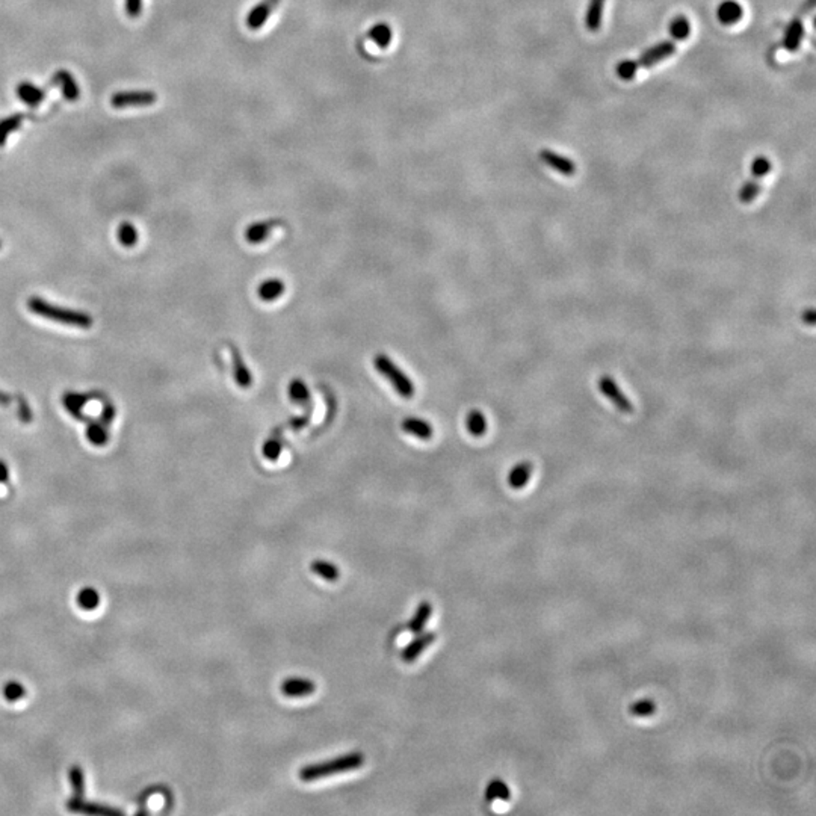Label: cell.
<instances>
[{
    "label": "cell",
    "instance_id": "cell-41",
    "mask_svg": "<svg viewBox=\"0 0 816 816\" xmlns=\"http://www.w3.org/2000/svg\"><path fill=\"white\" fill-rule=\"evenodd\" d=\"M18 408H20V411H18V416H20V419H22L25 423L32 422V411H30V408H29V406L26 404V401H25V399L20 398V407H18Z\"/></svg>",
    "mask_w": 816,
    "mask_h": 816
},
{
    "label": "cell",
    "instance_id": "cell-46",
    "mask_svg": "<svg viewBox=\"0 0 816 816\" xmlns=\"http://www.w3.org/2000/svg\"><path fill=\"white\" fill-rule=\"evenodd\" d=\"M0 248H2V242H0Z\"/></svg>",
    "mask_w": 816,
    "mask_h": 816
},
{
    "label": "cell",
    "instance_id": "cell-16",
    "mask_svg": "<svg viewBox=\"0 0 816 816\" xmlns=\"http://www.w3.org/2000/svg\"><path fill=\"white\" fill-rule=\"evenodd\" d=\"M284 291L286 284L280 278H268V280L262 282L261 286L257 287V295H259L262 301H274V299L280 298Z\"/></svg>",
    "mask_w": 816,
    "mask_h": 816
},
{
    "label": "cell",
    "instance_id": "cell-5",
    "mask_svg": "<svg viewBox=\"0 0 816 816\" xmlns=\"http://www.w3.org/2000/svg\"><path fill=\"white\" fill-rule=\"evenodd\" d=\"M158 100L153 91H124L117 92L111 99V105L117 109L132 106H150Z\"/></svg>",
    "mask_w": 816,
    "mask_h": 816
},
{
    "label": "cell",
    "instance_id": "cell-18",
    "mask_svg": "<svg viewBox=\"0 0 816 816\" xmlns=\"http://www.w3.org/2000/svg\"><path fill=\"white\" fill-rule=\"evenodd\" d=\"M531 473H532V464L531 463H526V461L519 463L517 466H514L508 473L510 487L514 490L523 489L525 485L529 482Z\"/></svg>",
    "mask_w": 816,
    "mask_h": 816
},
{
    "label": "cell",
    "instance_id": "cell-13",
    "mask_svg": "<svg viewBox=\"0 0 816 816\" xmlns=\"http://www.w3.org/2000/svg\"><path fill=\"white\" fill-rule=\"evenodd\" d=\"M401 428L404 432L411 434V436H415L420 440H428L432 437V434H434L432 425L429 422L419 419V418H413V416L406 418L404 420H402Z\"/></svg>",
    "mask_w": 816,
    "mask_h": 816
},
{
    "label": "cell",
    "instance_id": "cell-3",
    "mask_svg": "<svg viewBox=\"0 0 816 816\" xmlns=\"http://www.w3.org/2000/svg\"><path fill=\"white\" fill-rule=\"evenodd\" d=\"M374 366L378 370V374L383 375L389 383L395 387V390L402 398L406 399L413 398V395H415V386H413L410 377L406 372H402V369L389 356L383 353L377 354L374 358Z\"/></svg>",
    "mask_w": 816,
    "mask_h": 816
},
{
    "label": "cell",
    "instance_id": "cell-42",
    "mask_svg": "<svg viewBox=\"0 0 816 816\" xmlns=\"http://www.w3.org/2000/svg\"><path fill=\"white\" fill-rule=\"evenodd\" d=\"M308 420H310V418H308V415H304V416H298V418H292V419H291V422H289V423H291V427H292V428H294V429H295V431H298V429H301V428H304V427H306V425H307V423H308Z\"/></svg>",
    "mask_w": 816,
    "mask_h": 816
},
{
    "label": "cell",
    "instance_id": "cell-38",
    "mask_svg": "<svg viewBox=\"0 0 816 816\" xmlns=\"http://www.w3.org/2000/svg\"><path fill=\"white\" fill-rule=\"evenodd\" d=\"M126 13L135 18L142 13V0H126Z\"/></svg>",
    "mask_w": 816,
    "mask_h": 816
},
{
    "label": "cell",
    "instance_id": "cell-39",
    "mask_svg": "<svg viewBox=\"0 0 816 816\" xmlns=\"http://www.w3.org/2000/svg\"><path fill=\"white\" fill-rule=\"evenodd\" d=\"M23 696V688L17 684H9L5 688V697L8 700H17Z\"/></svg>",
    "mask_w": 816,
    "mask_h": 816
},
{
    "label": "cell",
    "instance_id": "cell-14",
    "mask_svg": "<svg viewBox=\"0 0 816 816\" xmlns=\"http://www.w3.org/2000/svg\"><path fill=\"white\" fill-rule=\"evenodd\" d=\"M54 84L59 85L61 91H62V96H64L67 100L76 101L80 97V88L77 87L75 77L71 76L68 71L59 70L58 73L54 76Z\"/></svg>",
    "mask_w": 816,
    "mask_h": 816
},
{
    "label": "cell",
    "instance_id": "cell-8",
    "mask_svg": "<svg viewBox=\"0 0 816 816\" xmlns=\"http://www.w3.org/2000/svg\"><path fill=\"white\" fill-rule=\"evenodd\" d=\"M436 641V634L434 632H420L418 636L410 641L401 652V659L407 664L415 663V660L425 652V650Z\"/></svg>",
    "mask_w": 816,
    "mask_h": 816
},
{
    "label": "cell",
    "instance_id": "cell-27",
    "mask_svg": "<svg viewBox=\"0 0 816 816\" xmlns=\"http://www.w3.org/2000/svg\"><path fill=\"white\" fill-rule=\"evenodd\" d=\"M23 123V113H14V115L4 118L0 121V147H4L8 137L11 135L13 132H15L20 126H22Z\"/></svg>",
    "mask_w": 816,
    "mask_h": 816
},
{
    "label": "cell",
    "instance_id": "cell-4",
    "mask_svg": "<svg viewBox=\"0 0 816 816\" xmlns=\"http://www.w3.org/2000/svg\"><path fill=\"white\" fill-rule=\"evenodd\" d=\"M597 384H598V389H601V391L603 394V396L611 401L617 410L624 413V415H632L634 413L632 402L629 401V398L623 394L622 390H620V387L617 386L615 379L613 377L603 375L601 379H598Z\"/></svg>",
    "mask_w": 816,
    "mask_h": 816
},
{
    "label": "cell",
    "instance_id": "cell-17",
    "mask_svg": "<svg viewBox=\"0 0 816 816\" xmlns=\"http://www.w3.org/2000/svg\"><path fill=\"white\" fill-rule=\"evenodd\" d=\"M92 396L88 395H77V394H65L62 396V404L64 407L70 411L71 416H75V419L82 420V422H87V418L84 416V407L87 406V402L91 399Z\"/></svg>",
    "mask_w": 816,
    "mask_h": 816
},
{
    "label": "cell",
    "instance_id": "cell-30",
    "mask_svg": "<svg viewBox=\"0 0 816 816\" xmlns=\"http://www.w3.org/2000/svg\"><path fill=\"white\" fill-rule=\"evenodd\" d=\"M118 241L124 246H133L138 242V232L130 222H123L118 229Z\"/></svg>",
    "mask_w": 816,
    "mask_h": 816
},
{
    "label": "cell",
    "instance_id": "cell-44",
    "mask_svg": "<svg viewBox=\"0 0 816 816\" xmlns=\"http://www.w3.org/2000/svg\"><path fill=\"white\" fill-rule=\"evenodd\" d=\"M13 399H14V398H13L11 395H8V394H5V391L0 390V406L8 407V406L11 404V402H13Z\"/></svg>",
    "mask_w": 816,
    "mask_h": 816
},
{
    "label": "cell",
    "instance_id": "cell-29",
    "mask_svg": "<svg viewBox=\"0 0 816 816\" xmlns=\"http://www.w3.org/2000/svg\"><path fill=\"white\" fill-rule=\"evenodd\" d=\"M87 437H88L89 443H92V445H96V446H105L108 443V439H109L106 427L100 422L99 423L97 422L89 423L88 429H87Z\"/></svg>",
    "mask_w": 816,
    "mask_h": 816
},
{
    "label": "cell",
    "instance_id": "cell-40",
    "mask_svg": "<svg viewBox=\"0 0 816 816\" xmlns=\"http://www.w3.org/2000/svg\"><path fill=\"white\" fill-rule=\"evenodd\" d=\"M115 415H117V410H115V407L111 406V404H108L105 408H103V411H101L100 423H103V425L108 427L109 423L113 420V418H115Z\"/></svg>",
    "mask_w": 816,
    "mask_h": 816
},
{
    "label": "cell",
    "instance_id": "cell-6",
    "mask_svg": "<svg viewBox=\"0 0 816 816\" xmlns=\"http://www.w3.org/2000/svg\"><path fill=\"white\" fill-rule=\"evenodd\" d=\"M280 691L284 697L301 698L312 696L316 691V684L312 679L307 677H287L282 682Z\"/></svg>",
    "mask_w": 816,
    "mask_h": 816
},
{
    "label": "cell",
    "instance_id": "cell-33",
    "mask_svg": "<svg viewBox=\"0 0 816 816\" xmlns=\"http://www.w3.org/2000/svg\"><path fill=\"white\" fill-rule=\"evenodd\" d=\"M282 449H283V446H282L280 439H275V437L268 439L265 441L263 448H262L263 457L268 458L270 461H275V460H278V457H280Z\"/></svg>",
    "mask_w": 816,
    "mask_h": 816
},
{
    "label": "cell",
    "instance_id": "cell-28",
    "mask_svg": "<svg viewBox=\"0 0 816 816\" xmlns=\"http://www.w3.org/2000/svg\"><path fill=\"white\" fill-rule=\"evenodd\" d=\"M466 423L467 431L475 437H481L487 431V420H485V416L479 410H472L467 415Z\"/></svg>",
    "mask_w": 816,
    "mask_h": 816
},
{
    "label": "cell",
    "instance_id": "cell-22",
    "mask_svg": "<svg viewBox=\"0 0 816 816\" xmlns=\"http://www.w3.org/2000/svg\"><path fill=\"white\" fill-rule=\"evenodd\" d=\"M803 35H804V27H803L801 20H793V22L788 26L786 34H784L783 46L786 47L789 51H795L801 44Z\"/></svg>",
    "mask_w": 816,
    "mask_h": 816
},
{
    "label": "cell",
    "instance_id": "cell-2",
    "mask_svg": "<svg viewBox=\"0 0 816 816\" xmlns=\"http://www.w3.org/2000/svg\"><path fill=\"white\" fill-rule=\"evenodd\" d=\"M27 308L30 310V312L41 316V318H46L54 322H59V324L70 325V327L91 328L92 324H94L92 318L84 312H77V310H70V308H64V307H59V306H54V304H50L38 296H34V298L29 299Z\"/></svg>",
    "mask_w": 816,
    "mask_h": 816
},
{
    "label": "cell",
    "instance_id": "cell-31",
    "mask_svg": "<svg viewBox=\"0 0 816 816\" xmlns=\"http://www.w3.org/2000/svg\"><path fill=\"white\" fill-rule=\"evenodd\" d=\"M689 22L684 17V15H679L676 17L673 22L670 23V34L673 35V38L676 39H685L689 35Z\"/></svg>",
    "mask_w": 816,
    "mask_h": 816
},
{
    "label": "cell",
    "instance_id": "cell-36",
    "mask_svg": "<svg viewBox=\"0 0 816 816\" xmlns=\"http://www.w3.org/2000/svg\"><path fill=\"white\" fill-rule=\"evenodd\" d=\"M771 171V162L767 158H756L751 163V174L755 175V177H763V175H767Z\"/></svg>",
    "mask_w": 816,
    "mask_h": 816
},
{
    "label": "cell",
    "instance_id": "cell-15",
    "mask_svg": "<svg viewBox=\"0 0 816 816\" xmlns=\"http://www.w3.org/2000/svg\"><path fill=\"white\" fill-rule=\"evenodd\" d=\"M17 96L25 105L30 108H37L46 97L44 91L35 87L34 84H30V82H22V84L17 87Z\"/></svg>",
    "mask_w": 816,
    "mask_h": 816
},
{
    "label": "cell",
    "instance_id": "cell-23",
    "mask_svg": "<svg viewBox=\"0 0 816 816\" xmlns=\"http://www.w3.org/2000/svg\"><path fill=\"white\" fill-rule=\"evenodd\" d=\"M510 797H511L510 788L505 782H502L499 779H494L493 782H490L487 784V789H485V800H487L489 803H493L496 800L508 801Z\"/></svg>",
    "mask_w": 816,
    "mask_h": 816
},
{
    "label": "cell",
    "instance_id": "cell-45",
    "mask_svg": "<svg viewBox=\"0 0 816 816\" xmlns=\"http://www.w3.org/2000/svg\"><path fill=\"white\" fill-rule=\"evenodd\" d=\"M8 481V467L4 461H0V482Z\"/></svg>",
    "mask_w": 816,
    "mask_h": 816
},
{
    "label": "cell",
    "instance_id": "cell-11",
    "mask_svg": "<svg viewBox=\"0 0 816 816\" xmlns=\"http://www.w3.org/2000/svg\"><path fill=\"white\" fill-rule=\"evenodd\" d=\"M230 353H232L233 375L236 379V384L242 389L251 387L253 386V375H251L250 369H248L246 365L244 363V358L239 353V349H237L234 345H230Z\"/></svg>",
    "mask_w": 816,
    "mask_h": 816
},
{
    "label": "cell",
    "instance_id": "cell-32",
    "mask_svg": "<svg viewBox=\"0 0 816 816\" xmlns=\"http://www.w3.org/2000/svg\"><path fill=\"white\" fill-rule=\"evenodd\" d=\"M760 188L762 186L759 182H755V180L747 182L739 191V201L743 204L751 203L760 194Z\"/></svg>",
    "mask_w": 816,
    "mask_h": 816
},
{
    "label": "cell",
    "instance_id": "cell-19",
    "mask_svg": "<svg viewBox=\"0 0 816 816\" xmlns=\"http://www.w3.org/2000/svg\"><path fill=\"white\" fill-rule=\"evenodd\" d=\"M432 614V605L429 602H422L419 603V606L416 608V613L415 615L411 617V620L408 622V631L413 634H420L423 629H425L428 620L431 618Z\"/></svg>",
    "mask_w": 816,
    "mask_h": 816
},
{
    "label": "cell",
    "instance_id": "cell-1",
    "mask_svg": "<svg viewBox=\"0 0 816 816\" xmlns=\"http://www.w3.org/2000/svg\"><path fill=\"white\" fill-rule=\"evenodd\" d=\"M365 765V755L360 751L346 753V755L337 756L334 759L322 760L312 765H306L299 770L298 776L303 782H315L325 777L337 776V774L356 771Z\"/></svg>",
    "mask_w": 816,
    "mask_h": 816
},
{
    "label": "cell",
    "instance_id": "cell-35",
    "mask_svg": "<svg viewBox=\"0 0 816 816\" xmlns=\"http://www.w3.org/2000/svg\"><path fill=\"white\" fill-rule=\"evenodd\" d=\"M631 712L636 717H648L655 712V705L652 700H639L631 706Z\"/></svg>",
    "mask_w": 816,
    "mask_h": 816
},
{
    "label": "cell",
    "instance_id": "cell-7",
    "mask_svg": "<svg viewBox=\"0 0 816 816\" xmlns=\"http://www.w3.org/2000/svg\"><path fill=\"white\" fill-rule=\"evenodd\" d=\"M278 5H280V0H262V2L257 4L251 11L246 14L245 18L246 27L250 30L262 29Z\"/></svg>",
    "mask_w": 816,
    "mask_h": 816
},
{
    "label": "cell",
    "instance_id": "cell-20",
    "mask_svg": "<svg viewBox=\"0 0 816 816\" xmlns=\"http://www.w3.org/2000/svg\"><path fill=\"white\" fill-rule=\"evenodd\" d=\"M718 20L726 26L730 25H735L738 23L741 17H742V8L738 2H733V0H726V2H722L718 8Z\"/></svg>",
    "mask_w": 816,
    "mask_h": 816
},
{
    "label": "cell",
    "instance_id": "cell-10",
    "mask_svg": "<svg viewBox=\"0 0 816 816\" xmlns=\"http://www.w3.org/2000/svg\"><path fill=\"white\" fill-rule=\"evenodd\" d=\"M676 46L674 43H671V41H664V43H659L658 46H653L652 49H648L647 51L641 55L638 61V65H643V67H652L656 62L664 61L665 58L671 56L674 54Z\"/></svg>",
    "mask_w": 816,
    "mask_h": 816
},
{
    "label": "cell",
    "instance_id": "cell-25",
    "mask_svg": "<svg viewBox=\"0 0 816 816\" xmlns=\"http://www.w3.org/2000/svg\"><path fill=\"white\" fill-rule=\"evenodd\" d=\"M603 6H605V0H591L590 2V8H588L585 23H586V27L590 29L591 32H596V30H598L602 26Z\"/></svg>",
    "mask_w": 816,
    "mask_h": 816
},
{
    "label": "cell",
    "instance_id": "cell-43",
    "mask_svg": "<svg viewBox=\"0 0 816 816\" xmlns=\"http://www.w3.org/2000/svg\"><path fill=\"white\" fill-rule=\"evenodd\" d=\"M801 319H803V322H804V324H808V325H813V324H815V310H813V308H808V310H804L803 315H801Z\"/></svg>",
    "mask_w": 816,
    "mask_h": 816
},
{
    "label": "cell",
    "instance_id": "cell-37",
    "mask_svg": "<svg viewBox=\"0 0 816 816\" xmlns=\"http://www.w3.org/2000/svg\"><path fill=\"white\" fill-rule=\"evenodd\" d=\"M79 603L82 608L92 609V608H96L99 603V596L94 590H85V591H82V594L79 596Z\"/></svg>",
    "mask_w": 816,
    "mask_h": 816
},
{
    "label": "cell",
    "instance_id": "cell-26",
    "mask_svg": "<svg viewBox=\"0 0 816 816\" xmlns=\"http://www.w3.org/2000/svg\"><path fill=\"white\" fill-rule=\"evenodd\" d=\"M287 391L289 398H291V401L295 402V404L304 406L310 401V390L301 378H294L291 381V384H289Z\"/></svg>",
    "mask_w": 816,
    "mask_h": 816
},
{
    "label": "cell",
    "instance_id": "cell-9",
    "mask_svg": "<svg viewBox=\"0 0 816 816\" xmlns=\"http://www.w3.org/2000/svg\"><path fill=\"white\" fill-rule=\"evenodd\" d=\"M282 224H283V221H280V220H266V221L253 222L250 227H246L245 239H246V242H250V244H261V242L268 239V236L271 234V232L275 229V227L282 225Z\"/></svg>",
    "mask_w": 816,
    "mask_h": 816
},
{
    "label": "cell",
    "instance_id": "cell-12",
    "mask_svg": "<svg viewBox=\"0 0 816 816\" xmlns=\"http://www.w3.org/2000/svg\"><path fill=\"white\" fill-rule=\"evenodd\" d=\"M540 158L547 167H551L564 175H573L576 172V165L570 159L561 156V154H556L551 150H543L540 153Z\"/></svg>",
    "mask_w": 816,
    "mask_h": 816
},
{
    "label": "cell",
    "instance_id": "cell-34",
    "mask_svg": "<svg viewBox=\"0 0 816 816\" xmlns=\"http://www.w3.org/2000/svg\"><path fill=\"white\" fill-rule=\"evenodd\" d=\"M638 67H639L638 62H635V61H631V59L623 61L617 65V75L624 80H631L636 75Z\"/></svg>",
    "mask_w": 816,
    "mask_h": 816
},
{
    "label": "cell",
    "instance_id": "cell-21",
    "mask_svg": "<svg viewBox=\"0 0 816 816\" xmlns=\"http://www.w3.org/2000/svg\"><path fill=\"white\" fill-rule=\"evenodd\" d=\"M310 570H312L316 576L322 577L324 581H328V582H336L340 577V572L337 569V565H334L333 563H328L325 560L312 561V564H310Z\"/></svg>",
    "mask_w": 816,
    "mask_h": 816
},
{
    "label": "cell",
    "instance_id": "cell-24",
    "mask_svg": "<svg viewBox=\"0 0 816 816\" xmlns=\"http://www.w3.org/2000/svg\"><path fill=\"white\" fill-rule=\"evenodd\" d=\"M368 37L374 41L378 47L387 49L391 43V38H394V32H391V27L387 23H378L369 29Z\"/></svg>",
    "mask_w": 816,
    "mask_h": 816
}]
</instances>
